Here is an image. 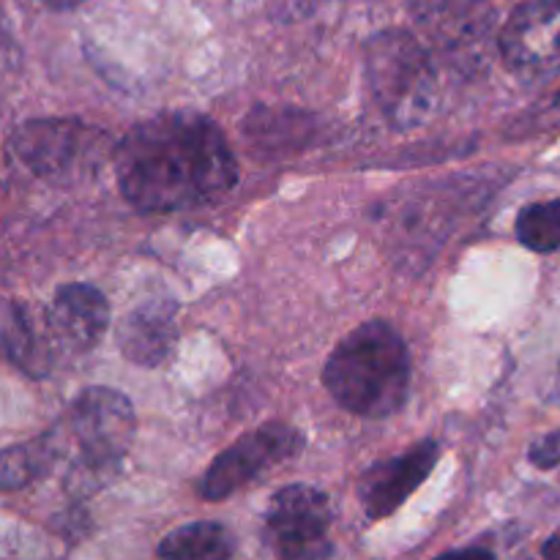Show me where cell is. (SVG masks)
<instances>
[{
	"label": "cell",
	"instance_id": "cell-1",
	"mask_svg": "<svg viewBox=\"0 0 560 560\" xmlns=\"http://www.w3.org/2000/svg\"><path fill=\"white\" fill-rule=\"evenodd\" d=\"M115 180L145 213L186 211L228 195L238 180L224 131L200 113H162L137 124L113 148Z\"/></svg>",
	"mask_w": 560,
	"mask_h": 560
},
{
	"label": "cell",
	"instance_id": "cell-2",
	"mask_svg": "<svg viewBox=\"0 0 560 560\" xmlns=\"http://www.w3.org/2000/svg\"><path fill=\"white\" fill-rule=\"evenodd\" d=\"M323 383L345 410L366 419L394 416L410 392V355L397 328L361 323L328 355Z\"/></svg>",
	"mask_w": 560,
	"mask_h": 560
},
{
	"label": "cell",
	"instance_id": "cell-3",
	"mask_svg": "<svg viewBox=\"0 0 560 560\" xmlns=\"http://www.w3.org/2000/svg\"><path fill=\"white\" fill-rule=\"evenodd\" d=\"M366 85L394 129L427 124L438 107V80L419 42L405 31H383L366 44Z\"/></svg>",
	"mask_w": 560,
	"mask_h": 560
},
{
	"label": "cell",
	"instance_id": "cell-4",
	"mask_svg": "<svg viewBox=\"0 0 560 560\" xmlns=\"http://www.w3.org/2000/svg\"><path fill=\"white\" fill-rule=\"evenodd\" d=\"M16 159L49 184H80L107 162L109 137L77 118H36L11 137Z\"/></svg>",
	"mask_w": 560,
	"mask_h": 560
},
{
	"label": "cell",
	"instance_id": "cell-5",
	"mask_svg": "<svg viewBox=\"0 0 560 560\" xmlns=\"http://www.w3.org/2000/svg\"><path fill=\"white\" fill-rule=\"evenodd\" d=\"M331 509L320 490L290 485L271 498L266 541L277 560H331Z\"/></svg>",
	"mask_w": 560,
	"mask_h": 560
},
{
	"label": "cell",
	"instance_id": "cell-6",
	"mask_svg": "<svg viewBox=\"0 0 560 560\" xmlns=\"http://www.w3.org/2000/svg\"><path fill=\"white\" fill-rule=\"evenodd\" d=\"M135 408L115 388L93 386L71 405V435L80 448L82 468L104 474L126 457L135 441Z\"/></svg>",
	"mask_w": 560,
	"mask_h": 560
},
{
	"label": "cell",
	"instance_id": "cell-7",
	"mask_svg": "<svg viewBox=\"0 0 560 560\" xmlns=\"http://www.w3.org/2000/svg\"><path fill=\"white\" fill-rule=\"evenodd\" d=\"M301 448H304V435L293 427L279 424V421L257 427L213 459L211 468L206 470V479H202V498L206 501H224L235 490L249 485L255 476L295 457Z\"/></svg>",
	"mask_w": 560,
	"mask_h": 560
},
{
	"label": "cell",
	"instance_id": "cell-8",
	"mask_svg": "<svg viewBox=\"0 0 560 560\" xmlns=\"http://www.w3.org/2000/svg\"><path fill=\"white\" fill-rule=\"evenodd\" d=\"M503 63L523 80L560 71V0H528L501 31Z\"/></svg>",
	"mask_w": 560,
	"mask_h": 560
},
{
	"label": "cell",
	"instance_id": "cell-9",
	"mask_svg": "<svg viewBox=\"0 0 560 560\" xmlns=\"http://www.w3.org/2000/svg\"><path fill=\"white\" fill-rule=\"evenodd\" d=\"M438 457H441V446H438V441L427 438V441H419L399 457L372 465L361 476L359 485V498L366 517L383 520L397 512L424 485V479L438 465Z\"/></svg>",
	"mask_w": 560,
	"mask_h": 560
},
{
	"label": "cell",
	"instance_id": "cell-10",
	"mask_svg": "<svg viewBox=\"0 0 560 560\" xmlns=\"http://www.w3.org/2000/svg\"><path fill=\"white\" fill-rule=\"evenodd\" d=\"M178 326L175 301L148 299L137 304L118 326V348L126 361L137 366H159L173 353Z\"/></svg>",
	"mask_w": 560,
	"mask_h": 560
},
{
	"label": "cell",
	"instance_id": "cell-11",
	"mask_svg": "<svg viewBox=\"0 0 560 560\" xmlns=\"http://www.w3.org/2000/svg\"><path fill=\"white\" fill-rule=\"evenodd\" d=\"M109 326V304L91 284H63L47 310V328L71 350H91Z\"/></svg>",
	"mask_w": 560,
	"mask_h": 560
},
{
	"label": "cell",
	"instance_id": "cell-12",
	"mask_svg": "<svg viewBox=\"0 0 560 560\" xmlns=\"http://www.w3.org/2000/svg\"><path fill=\"white\" fill-rule=\"evenodd\" d=\"M49 328L42 331L33 312L20 301H0V359L20 366L27 375H44L52 364Z\"/></svg>",
	"mask_w": 560,
	"mask_h": 560
},
{
	"label": "cell",
	"instance_id": "cell-13",
	"mask_svg": "<svg viewBox=\"0 0 560 560\" xmlns=\"http://www.w3.org/2000/svg\"><path fill=\"white\" fill-rule=\"evenodd\" d=\"M159 560H233L235 539L219 523H189L175 528L162 539Z\"/></svg>",
	"mask_w": 560,
	"mask_h": 560
},
{
	"label": "cell",
	"instance_id": "cell-14",
	"mask_svg": "<svg viewBox=\"0 0 560 560\" xmlns=\"http://www.w3.org/2000/svg\"><path fill=\"white\" fill-rule=\"evenodd\" d=\"M58 457L55 438H36V441L9 446L0 452V490L14 492L42 479Z\"/></svg>",
	"mask_w": 560,
	"mask_h": 560
},
{
	"label": "cell",
	"instance_id": "cell-15",
	"mask_svg": "<svg viewBox=\"0 0 560 560\" xmlns=\"http://www.w3.org/2000/svg\"><path fill=\"white\" fill-rule=\"evenodd\" d=\"M517 238L539 255L560 249V197L525 206L517 217Z\"/></svg>",
	"mask_w": 560,
	"mask_h": 560
},
{
	"label": "cell",
	"instance_id": "cell-16",
	"mask_svg": "<svg viewBox=\"0 0 560 560\" xmlns=\"http://www.w3.org/2000/svg\"><path fill=\"white\" fill-rule=\"evenodd\" d=\"M528 459L541 470H550L560 465V430L539 438V441L528 448Z\"/></svg>",
	"mask_w": 560,
	"mask_h": 560
},
{
	"label": "cell",
	"instance_id": "cell-17",
	"mask_svg": "<svg viewBox=\"0 0 560 560\" xmlns=\"http://www.w3.org/2000/svg\"><path fill=\"white\" fill-rule=\"evenodd\" d=\"M435 560H495V556L490 550H481V547H465V550L443 552Z\"/></svg>",
	"mask_w": 560,
	"mask_h": 560
},
{
	"label": "cell",
	"instance_id": "cell-18",
	"mask_svg": "<svg viewBox=\"0 0 560 560\" xmlns=\"http://www.w3.org/2000/svg\"><path fill=\"white\" fill-rule=\"evenodd\" d=\"M541 560H560V528L541 547Z\"/></svg>",
	"mask_w": 560,
	"mask_h": 560
},
{
	"label": "cell",
	"instance_id": "cell-19",
	"mask_svg": "<svg viewBox=\"0 0 560 560\" xmlns=\"http://www.w3.org/2000/svg\"><path fill=\"white\" fill-rule=\"evenodd\" d=\"M38 3L49 5V9H74V5L85 3V0H38Z\"/></svg>",
	"mask_w": 560,
	"mask_h": 560
},
{
	"label": "cell",
	"instance_id": "cell-20",
	"mask_svg": "<svg viewBox=\"0 0 560 560\" xmlns=\"http://www.w3.org/2000/svg\"><path fill=\"white\" fill-rule=\"evenodd\" d=\"M556 399H560V364H558V375H556Z\"/></svg>",
	"mask_w": 560,
	"mask_h": 560
},
{
	"label": "cell",
	"instance_id": "cell-21",
	"mask_svg": "<svg viewBox=\"0 0 560 560\" xmlns=\"http://www.w3.org/2000/svg\"><path fill=\"white\" fill-rule=\"evenodd\" d=\"M317 3H326V0H317Z\"/></svg>",
	"mask_w": 560,
	"mask_h": 560
},
{
	"label": "cell",
	"instance_id": "cell-22",
	"mask_svg": "<svg viewBox=\"0 0 560 560\" xmlns=\"http://www.w3.org/2000/svg\"><path fill=\"white\" fill-rule=\"evenodd\" d=\"M558 104H560V93H558Z\"/></svg>",
	"mask_w": 560,
	"mask_h": 560
}]
</instances>
